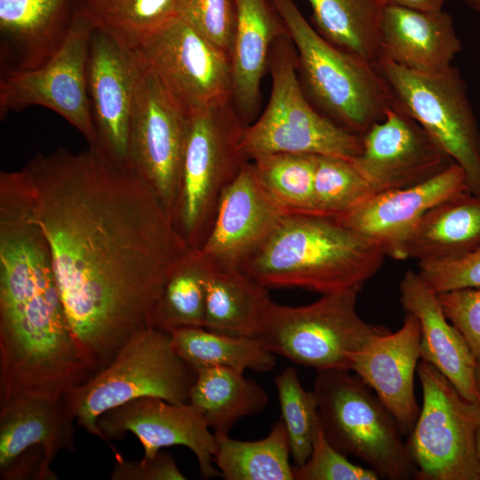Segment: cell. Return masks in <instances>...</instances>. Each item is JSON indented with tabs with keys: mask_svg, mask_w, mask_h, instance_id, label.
I'll list each match as a JSON object with an SVG mask.
<instances>
[{
	"mask_svg": "<svg viewBox=\"0 0 480 480\" xmlns=\"http://www.w3.org/2000/svg\"><path fill=\"white\" fill-rule=\"evenodd\" d=\"M66 316L92 376L155 328L164 286L190 249L152 188L97 145L25 167Z\"/></svg>",
	"mask_w": 480,
	"mask_h": 480,
	"instance_id": "obj_1",
	"label": "cell"
},
{
	"mask_svg": "<svg viewBox=\"0 0 480 480\" xmlns=\"http://www.w3.org/2000/svg\"><path fill=\"white\" fill-rule=\"evenodd\" d=\"M27 195L0 193V404L64 396L92 378Z\"/></svg>",
	"mask_w": 480,
	"mask_h": 480,
	"instance_id": "obj_2",
	"label": "cell"
},
{
	"mask_svg": "<svg viewBox=\"0 0 480 480\" xmlns=\"http://www.w3.org/2000/svg\"><path fill=\"white\" fill-rule=\"evenodd\" d=\"M383 250L319 213H287L241 267L267 288H300L327 294L360 287L381 268Z\"/></svg>",
	"mask_w": 480,
	"mask_h": 480,
	"instance_id": "obj_3",
	"label": "cell"
},
{
	"mask_svg": "<svg viewBox=\"0 0 480 480\" xmlns=\"http://www.w3.org/2000/svg\"><path fill=\"white\" fill-rule=\"evenodd\" d=\"M296 53L301 87L312 105L340 126L363 136L396 106L376 67L332 44L292 0H270Z\"/></svg>",
	"mask_w": 480,
	"mask_h": 480,
	"instance_id": "obj_4",
	"label": "cell"
},
{
	"mask_svg": "<svg viewBox=\"0 0 480 480\" xmlns=\"http://www.w3.org/2000/svg\"><path fill=\"white\" fill-rule=\"evenodd\" d=\"M196 379L175 351L169 332L145 329L130 338L113 359L64 396L78 424L104 441L97 420L108 411L140 397L187 404Z\"/></svg>",
	"mask_w": 480,
	"mask_h": 480,
	"instance_id": "obj_5",
	"label": "cell"
},
{
	"mask_svg": "<svg viewBox=\"0 0 480 480\" xmlns=\"http://www.w3.org/2000/svg\"><path fill=\"white\" fill-rule=\"evenodd\" d=\"M271 77L268 102L246 125L241 150L250 161L276 153L332 156L350 160L362 151V137L320 113L306 96L299 80L296 53L288 35L273 44L268 60Z\"/></svg>",
	"mask_w": 480,
	"mask_h": 480,
	"instance_id": "obj_6",
	"label": "cell"
},
{
	"mask_svg": "<svg viewBox=\"0 0 480 480\" xmlns=\"http://www.w3.org/2000/svg\"><path fill=\"white\" fill-rule=\"evenodd\" d=\"M318 371L313 390L328 441L345 455L365 462L379 478H414L415 468L390 411L356 373Z\"/></svg>",
	"mask_w": 480,
	"mask_h": 480,
	"instance_id": "obj_7",
	"label": "cell"
},
{
	"mask_svg": "<svg viewBox=\"0 0 480 480\" xmlns=\"http://www.w3.org/2000/svg\"><path fill=\"white\" fill-rule=\"evenodd\" d=\"M245 126L232 100L190 112L174 223L192 250L202 246L223 190L249 162L241 150Z\"/></svg>",
	"mask_w": 480,
	"mask_h": 480,
	"instance_id": "obj_8",
	"label": "cell"
},
{
	"mask_svg": "<svg viewBox=\"0 0 480 480\" xmlns=\"http://www.w3.org/2000/svg\"><path fill=\"white\" fill-rule=\"evenodd\" d=\"M360 287L323 294L308 305L269 307L258 337L276 356L316 372L352 370L355 356L375 335L389 331L357 313Z\"/></svg>",
	"mask_w": 480,
	"mask_h": 480,
	"instance_id": "obj_9",
	"label": "cell"
},
{
	"mask_svg": "<svg viewBox=\"0 0 480 480\" xmlns=\"http://www.w3.org/2000/svg\"><path fill=\"white\" fill-rule=\"evenodd\" d=\"M417 374L422 404L406 444L419 480H480L476 432L480 403L463 397L432 364L421 360Z\"/></svg>",
	"mask_w": 480,
	"mask_h": 480,
	"instance_id": "obj_10",
	"label": "cell"
},
{
	"mask_svg": "<svg viewBox=\"0 0 480 480\" xmlns=\"http://www.w3.org/2000/svg\"><path fill=\"white\" fill-rule=\"evenodd\" d=\"M375 67L396 105L462 168L468 191L480 196V131L458 69L452 66L442 73L423 74L386 60H379Z\"/></svg>",
	"mask_w": 480,
	"mask_h": 480,
	"instance_id": "obj_11",
	"label": "cell"
},
{
	"mask_svg": "<svg viewBox=\"0 0 480 480\" xmlns=\"http://www.w3.org/2000/svg\"><path fill=\"white\" fill-rule=\"evenodd\" d=\"M137 75L127 163L174 221L190 112L135 50Z\"/></svg>",
	"mask_w": 480,
	"mask_h": 480,
	"instance_id": "obj_12",
	"label": "cell"
},
{
	"mask_svg": "<svg viewBox=\"0 0 480 480\" xmlns=\"http://www.w3.org/2000/svg\"><path fill=\"white\" fill-rule=\"evenodd\" d=\"M94 25L78 0L69 33L56 54L40 68L2 73L0 116L32 106L47 108L88 141L96 131L87 86V59Z\"/></svg>",
	"mask_w": 480,
	"mask_h": 480,
	"instance_id": "obj_13",
	"label": "cell"
},
{
	"mask_svg": "<svg viewBox=\"0 0 480 480\" xmlns=\"http://www.w3.org/2000/svg\"><path fill=\"white\" fill-rule=\"evenodd\" d=\"M137 51L189 112L232 100L230 55L180 15Z\"/></svg>",
	"mask_w": 480,
	"mask_h": 480,
	"instance_id": "obj_14",
	"label": "cell"
},
{
	"mask_svg": "<svg viewBox=\"0 0 480 480\" xmlns=\"http://www.w3.org/2000/svg\"><path fill=\"white\" fill-rule=\"evenodd\" d=\"M354 163L374 193H380L420 184L455 162L396 105L362 136V151Z\"/></svg>",
	"mask_w": 480,
	"mask_h": 480,
	"instance_id": "obj_15",
	"label": "cell"
},
{
	"mask_svg": "<svg viewBox=\"0 0 480 480\" xmlns=\"http://www.w3.org/2000/svg\"><path fill=\"white\" fill-rule=\"evenodd\" d=\"M105 442L131 432L142 444L143 458L162 448L182 445L196 456L202 477L220 476L214 464L215 434L189 403L172 404L156 397H140L116 406L97 420Z\"/></svg>",
	"mask_w": 480,
	"mask_h": 480,
	"instance_id": "obj_16",
	"label": "cell"
},
{
	"mask_svg": "<svg viewBox=\"0 0 480 480\" xmlns=\"http://www.w3.org/2000/svg\"><path fill=\"white\" fill-rule=\"evenodd\" d=\"M464 191H468L465 172L453 163L420 184L375 193L335 218L378 244L386 256L406 260V244L423 216L438 204Z\"/></svg>",
	"mask_w": 480,
	"mask_h": 480,
	"instance_id": "obj_17",
	"label": "cell"
},
{
	"mask_svg": "<svg viewBox=\"0 0 480 480\" xmlns=\"http://www.w3.org/2000/svg\"><path fill=\"white\" fill-rule=\"evenodd\" d=\"M285 214L249 161L223 190L211 229L197 251L212 265L241 268Z\"/></svg>",
	"mask_w": 480,
	"mask_h": 480,
	"instance_id": "obj_18",
	"label": "cell"
},
{
	"mask_svg": "<svg viewBox=\"0 0 480 480\" xmlns=\"http://www.w3.org/2000/svg\"><path fill=\"white\" fill-rule=\"evenodd\" d=\"M136 75L135 50L94 27L87 59V86L96 131L93 144L122 162L128 157Z\"/></svg>",
	"mask_w": 480,
	"mask_h": 480,
	"instance_id": "obj_19",
	"label": "cell"
},
{
	"mask_svg": "<svg viewBox=\"0 0 480 480\" xmlns=\"http://www.w3.org/2000/svg\"><path fill=\"white\" fill-rule=\"evenodd\" d=\"M420 358V323L413 314L405 312L396 332L373 336L353 361L351 371L394 415L404 436L410 434L420 412L414 394Z\"/></svg>",
	"mask_w": 480,
	"mask_h": 480,
	"instance_id": "obj_20",
	"label": "cell"
},
{
	"mask_svg": "<svg viewBox=\"0 0 480 480\" xmlns=\"http://www.w3.org/2000/svg\"><path fill=\"white\" fill-rule=\"evenodd\" d=\"M404 312L420 327V358L436 368L466 399L479 402L476 387V358L460 331L448 320L438 294L419 272L408 270L399 284Z\"/></svg>",
	"mask_w": 480,
	"mask_h": 480,
	"instance_id": "obj_21",
	"label": "cell"
},
{
	"mask_svg": "<svg viewBox=\"0 0 480 480\" xmlns=\"http://www.w3.org/2000/svg\"><path fill=\"white\" fill-rule=\"evenodd\" d=\"M78 0H0L4 72L40 68L64 44Z\"/></svg>",
	"mask_w": 480,
	"mask_h": 480,
	"instance_id": "obj_22",
	"label": "cell"
},
{
	"mask_svg": "<svg viewBox=\"0 0 480 480\" xmlns=\"http://www.w3.org/2000/svg\"><path fill=\"white\" fill-rule=\"evenodd\" d=\"M452 18L443 10L386 6L380 28V60L408 70L437 74L449 69L460 52Z\"/></svg>",
	"mask_w": 480,
	"mask_h": 480,
	"instance_id": "obj_23",
	"label": "cell"
},
{
	"mask_svg": "<svg viewBox=\"0 0 480 480\" xmlns=\"http://www.w3.org/2000/svg\"><path fill=\"white\" fill-rule=\"evenodd\" d=\"M236 22L230 53L233 97L245 125L257 117L261 84L271 47L287 35L282 18L270 0H236Z\"/></svg>",
	"mask_w": 480,
	"mask_h": 480,
	"instance_id": "obj_24",
	"label": "cell"
},
{
	"mask_svg": "<svg viewBox=\"0 0 480 480\" xmlns=\"http://www.w3.org/2000/svg\"><path fill=\"white\" fill-rule=\"evenodd\" d=\"M75 420L65 396H19L0 404V471L33 446L52 460L61 451L76 452Z\"/></svg>",
	"mask_w": 480,
	"mask_h": 480,
	"instance_id": "obj_25",
	"label": "cell"
},
{
	"mask_svg": "<svg viewBox=\"0 0 480 480\" xmlns=\"http://www.w3.org/2000/svg\"><path fill=\"white\" fill-rule=\"evenodd\" d=\"M209 266L204 327L222 334L258 337L274 302L268 288L240 268Z\"/></svg>",
	"mask_w": 480,
	"mask_h": 480,
	"instance_id": "obj_26",
	"label": "cell"
},
{
	"mask_svg": "<svg viewBox=\"0 0 480 480\" xmlns=\"http://www.w3.org/2000/svg\"><path fill=\"white\" fill-rule=\"evenodd\" d=\"M480 246V196L464 191L430 209L411 236L406 259L437 261Z\"/></svg>",
	"mask_w": 480,
	"mask_h": 480,
	"instance_id": "obj_27",
	"label": "cell"
},
{
	"mask_svg": "<svg viewBox=\"0 0 480 480\" xmlns=\"http://www.w3.org/2000/svg\"><path fill=\"white\" fill-rule=\"evenodd\" d=\"M244 373L224 367L196 371L188 403L214 434H228L237 421L260 413L268 404L264 388Z\"/></svg>",
	"mask_w": 480,
	"mask_h": 480,
	"instance_id": "obj_28",
	"label": "cell"
},
{
	"mask_svg": "<svg viewBox=\"0 0 480 480\" xmlns=\"http://www.w3.org/2000/svg\"><path fill=\"white\" fill-rule=\"evenodd\" d=\"M315 29L334 46L363 60H380L383 0H307Z\"/></svg>",
	"mask_w": 480,
	"mask_h": 480,
	"instance_id": "obj_29",
	"label": "cell"
},
{
	"mask_svg": "<svg viewBox=\"0 0 480 480\" xmlns=\"http://www.w3.org/2000/svg\"><path fill=\"white\" fill-rule=\"evenodd\" d=\"M169 332L177 354L195 371L224 367L265 372L276 365V355L259 337L222 334L197 326L179 327Z\"/></svg>",
	"mask_w": 480,
	"mask_h": 480,
	"instance_id": "obj_30",
	"label": "cell"
},
{
	"mask_svg": "<svg viewBox=\"0 0 480 480\" xmlns=\"http://www.w3.org/2000/svg\"><path fill=\"white\" fill-rule=\"evenodd\" d=\"M214 464L226 480H294L287 432L280 420L264 438L243 441L215 434Z\"/></svg>",
	"mask_w": 480,
	"mask_h": 480,
	"instance_id": "obj_31",
	"label": "cell"
},
{
	"mask_svg": "<svg viewBox=\"0 0 480 480\" xmlns=\"http://www.w3.org/2000/svg\"><path fill=\"white\" fill-rule=\"evenodd\" d=\"M180 1L81 0V4L95 28L137 50L179 16Z\"/></svg>",
	"mask_w": 480,
	"mask_h": 480,
	"instance_id": "obj_32",
	"label": "cell"
},
{
	"mask_svg": "<svg viewBox=\"0 0 480 480\" xmlns=\"http://www.w3.org/2000/svg\"><path fill=\"white\" fill-rule=\"evenodd\" d=\"M209 263L191 250L167 279L155 316V328L204 327Z\"/></svg>",
	"mask_w": 480,
	"mask_h": 480,
	"instance_id": "obj_33",
	"label": "cell"
},
{
	"mask_svg": "<svg viewBox=\"0 0 480 480\" xmlns=\"http://www.w3.org/2000/svg\"><path fill=\"white\" fill-rule=\"evenodd\" d=\"M317 155L276 153L252 160L268 196L287 213H316L314 180Z\"/></svg>",
	"mask_w": 480,
	"mask_h": 480,
	"instance_id": "obj_34",
	"label": "cell"
},
{
	"mask_svg": "<svg viewBox=\"0 0 480 480\" xmlns=\"http://www.w3.org/2000/svg\"><path fill=\"white\" fill-rule=\"evenodd\" d=\"M375 194L354 160L317 156L314 180L315 212L339 217Z\"/></svg>",
	"mask_w": 480,
	"mask_h": 480,
	"instance_id": "obj_35",
	"label": "cell"
},
{
	"mask_svg": "<svg viewBox=\"0 0 480 480\" xmlns=\"http://www.w3.org/2000/svg\"><path fill=\"white\" fill-rule=\"evenodd\" d=\"M274 383L277 390L283 421L290 444L294 466L299 467L309 457L316 424L318 420L317 397L314 390H306L298 372L285 367L276 375Z\"/></svg>",
	"mask_w": 480,
	"mask_h": 480,
	"instance_id": "obj_36",
	"label": "cell"
},
{
	"mask_svg": "<svg viewBox=\"0 0 480 480\" xmlns=\"http://www.w3.org/2000/svg\"><path fill=\"white\" fill-rule=\"evenodd\" d=\"M296 480H377L370 468L356 465L328 441L320 424H316L312 449L304 464L293 466Z\"/></svg>",
	"mask_w": 480,
	"mask_h": 480,
	"instance_id": "obj_37",
	"label": "cell"
},
{
	"mask_svg": "<svg viewBox=\"0 0 480 480\" xmlns=\"http://www.w3.org/2000/svg\"><path fill=\"white\" fill-rule=\"evenodd\" d=\"M179 15L230 55L236 22V0H180Z\"/></svg>",
	"mask_w": 480,
	"mask_h": 480,
	"instance_id": "obj_38",
	"label": "cell"
},
{
	"mask_svg": "<svg viewBox=\"0 0 480 480\" xmlns=\"http://www.w3.org/2000/svg\"><path fill=\"white\" fill-rule=\"evenodd\" d=\"M419 274L436 293L480 288V246L455 258L419 263Z\"/></svg>",
	"mask_w": 480,
	"mask_h": 480,
	"instance_id": "obj_39",
	"label": "cell"
},
{
	"mask_svg": "<svg viewBox=\"0 0 480 480\" xmlns=\"http://www.w3.org/2000/svg\"><path fill=\"white\" fill-rule=\"evenodd\" d=\"M437 294L446 317L462 334L476 360L480 359V288Z\"/></svg>",
	"mask_w": 480,
	"mask_h": 480,
	"instance_id": "obj_40",
	"label": "cell"
},
{
	"mask_svg": "<svg viewBox=\"0 0 480 480\" xmlns=\"http://www.w3.org/2000/svg\"><path fill=\"white\" fill-rule=\"evenodd\" d=\"M116 463L109 476L111 480H184L173 457L159 452L155 457L130 461L114 450Z\"/></svg>",
	"mask_w": 480,
	"mask_h": 480,
	"instance_id": "obj_41",
	"label": "cell"
},
{
	"mask_svg": "<svg viewBox=\"0 0 480 480\" xmlns=\"http://www.w3.org/2000/svg\"><path fill=\"white\" fill-rule=\"evenodd\" d=\"M52 460L41 446H33L20 453L0 471L1 480H55L51 468Z\"/></svg>",
	"mask_w": 480,
	"mask_h": 480,
	"instance_id": "obj_42",
	"label": "cell"
},
{
	"mask_svg": "<svg viewBox=\"0 0 480 480\" xmlns=\"http://www.w3.org/2000/svg\"><path fill=\"white\" fill-rule=\"evenodd\" d=\"M446 0H383L386 6H399L420 11H440Z\"/></svg>",
	"mask_w": 480,
	"mask_h": 480,
	"instance_id": "obj_43",
	"label": "cell"
},
{
	"mask_svg": "<svg viewBox=\"0 0 480 480\" xmlns=\"http://www.w3.org/2000/svg\"><path fill=\"white\" fill-rule=\"evenodd\" d=\"M476 387L478 401L480 403V359L476 360Z\"/></svg>",
	"mask_w": 480,
	"mask_h": 480,
	"instance_id": "obj_44",
	"label": "cell"
},
{
	"mask_svg": "<svg viewBox=\"0 0 480 480\" xmlns=\"http://www.w3.org/2000/svg\"><path fill=\"white\" fill-rule=\"evenodd\" d=\"M475 447H476V452L478 459V461L480 463V425L478 426L476 436H475Z\"/></svg>",
	"mask_w": 480,
	"mask_h": 480,
	"instance_id": "obj_45",
	"label": "cell"
},
{
	"mask_svg": "<svg viewBox=\"0 0 480 480\" xmlns=\"http://www.w3.org/2000/svg\"><path fill=\"white\" fill-rule=\"evenodd\" d=\"M475 10L480 12V0H465Z\"/></svg>",
	"mask_w": 480,
	"mask_h": 480,
	"instance_id": "obj_46",
	"label": "cell"
}]
</instances>
